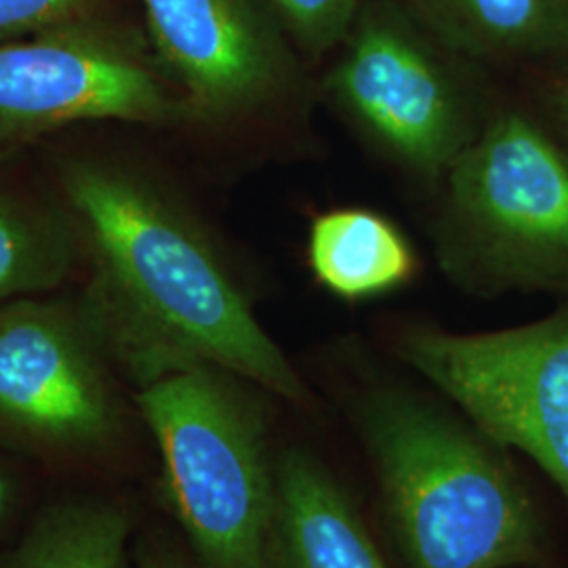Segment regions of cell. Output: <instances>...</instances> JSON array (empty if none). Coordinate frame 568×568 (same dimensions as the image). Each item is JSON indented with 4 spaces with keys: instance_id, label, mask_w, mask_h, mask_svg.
I'll return each instance as SVG.
<instances>
[{
    "instance_id": "6da1fadb",
    "label": "cell",
    "mask_w": 568,
    "mask_h": 568,
    "mask_svg": "<svg viewBox=\"0 0 568 568\" xmlns=\"http://www.w3.org/2000/svg\"><path fill=\"white\" fill-rule=\"evenodd\" d=\"M114 129L79 126L34 152L74 217L79 291L126 384L135 392L213 365L274 398L312 405L215 230L163 166Z\"/></svg>"
},
{
    "instance_id": "7a4b0ae2",
    "label": "cell",
    "mask_w": 568,
    "mask_h": 568,
    "mask_svg": "<svg viewBox=\"0 0 568 568\" xmlns=\"http://www.w3.org/2000/svg\"><path fill=\"white\" fill-rule=\"evenodd\" d=\"M354 422L406 568L544 565V520L509 450L455 406L379 386L361 396Z\"/></svg>"
},
{
    "instance_id": "3957f363",
    "label": "cell",
    "mask_w": 568,
    "mask_h": 568,
    "mask_svg": "<svg viewBox=\"0 0 568 568\" xmlns=\"http://www.w3.org/2000/svg\"><path fill=\"white\" fill-rule=\"evenodd\" d=\"M166 504L204 568H272L278 453L267 389L201 365L133 392Z\"/></svg>"
},
{
    "instance_id": "277c9868",
    "label": "cell",
    "mask_w": 568,
    "mask_h": 568,
    "mask_svg": "<svg viewBox=\"0 0 568 568\" xmlns=\"http://www.w3.org/2000/svg\"><path fill=\"white\" fill-rule=\"evenodd\" d=\"M143 427L79 288L0 304V450L61 471H116Z\"/></svg>"
},
{
    "instance_id": "5b68a950",
    "label": "cell",
    "mask_w": 568,
    "mask_h": 568,
    "mask_svg": "<svg viewBox=\"0 0 568 568\" xmlns=\"http://www.w3.org/2000/svg\"><path fill=\"white\" fill-rule=\"evenodd\" d=\"M434 248L478 297L568 293V154L525 114L488 116L448 169Z\"/></svg>"
},
{
    "instance_id": "8992f818",
    "label": "cell",
    "mask_w": 568,
    "mask_h": 568,
    "mask_svg": "<svg viewBox=\"0 0 568 568\" xmlns=\"http://www.w3.org/2000/svg\"><path fill=\"white\" fill-rule=\"evenodd\" d=\"M331 58L326 98L419 182H445L487 122L474 95L483 65L436 39L398 0H363Z\"/></svg>"
},
{
    "instance_id": "52a82bcc",
    "label": "cell",
    "mask_w": 568,
    "mask_h": 568,
    "mask_svg": "<svg viewBox=\"0 0 568 568\" xmlns=\"http://www.w3.org/2000/svg\"><path fill=\"white\" fill-rule=\"evenodd\" d=\"M87 124L190 129L143 26L110 11L0 41V156Z\"/></svg>"
},
{
    "instance_id": "ba28073f",
    "label": "cell",
    "mask_w": 568,
    "mask_h": 568,
    "mask_svg": "<svg viewBox=\"0 0 568 568\" xmlns=\"http://www.w3.org/2000/svg\"><path fill=\"white\" fill-rule=\"evenodd\" d=\"M394 349L490 440L527 455L568 504V304L485 333L406 326Z\"/></svg>"
},
{
    "instance_id": "9c48e42d",
    "label": "cell",
    "mask_w": 568,
    "mask_h": 568,
    "mask_svg": "<svg viewBox=\"0 0 568 568\" xmlns=\"http://www.w3.org/2000/svg\"><path fill=\"white\" fill-rule=\"evenodd\" d=\"M143 30L182 93L190 129L276 121L305 91V61L262 0H140Z\"/></svg>"
},
{
    "instance_id": "30bf717a",
    "label": "cell",
    "mask_w": 568,
    "mask_h": 568,
    "mask_svg": "<svg viewBox=\"0 0 568 568\" xmlns=\"http://www.w3.org/2000/svg\"><path fill=\"white\" fill-rule=\"evenodd\" d=\"M272 568H389L349 493L307 448L278 450Z\"/></svg>"
},
{
    "instance_id": "8fae6325",
    "label": "cell",
    "mask_w": 568,
    "mask_h": 568,
    "mask_svg": "<svg viewBox=\"0 0 568 568\" xmlns=\"http://www.w3.org/2000/svg\"><path fill=\"white\" fill-rule=\"evenodd\" d=\"M81 272L74 217L39 159L0 156V304L55 293Z\"/></svg>"
},
{
    "instance_id": "7c38bea8",
    "label": "cell",
    "mask_w": 568,
    "mask_h": 568,
    "mask_svg": "<svg viewBox=\"0 0 568 568\" xmlns=\"http://www.w3.org/2000/svg\"><path fill=\"white\" fill-rule=\"evenodd\" d=\"M436 39L480 65L568 68V23L556 0H398Z\"/></svg>"
},
{
    "instance_id": "4fadbf2b",
    "label": "cell",
    "mask_w": 568,
    "mask_h": 568,
    "mask_svg": "<svg viewBox=\"0 0 568 568\" xmlns=\"http://www.w3.org/2000/svg\"><path fill=\"white\" fill-rule=\"evenodd\" d=\"M307 264L316 283L344 302L387 295L410 283L419 265L403 230L363 206L331 209L312 222Z\"/></svg>"
},
{
    "instance_id": "5bb4252c",
    "label": "cell",
    "mask_w": 568,
    "mask_h": 568,
    "mask_svg": "<svg viewBox=\"0 0 568 568\" xmlns=\"http://www.w3.org/2000/svg\"><path fill=\"white\" fill-rule=\"evenodd\" d=\"M135 525L133 508L114 495H65L0 546V568H133Z\"/></svg>"
},
{
    "instance_id": "9a60e30c",
    "label": "cell",
    "mask_w": 568,
    "mask_h": 568,
    "mask_svg": "<svg viewBox=\"0 0 568 568\" xmlns=\"http://www.w3.org/2000/svg\"><path fill=\"white\" fill-rule=\"evenodd\" d=\"M284 37L307 61L331 58L344 42L363 0H262Z\"/></svg>"
},
{
    "instance_id": "2e32d148",
    "label": "cell",
    "mask_w": 568,
    "mask_h": 568,
    "mask_svg": "<svg viewBox=\"0 0 568 568\" xmlns=\"http://www.w3.org/2000/svg\"><path fill=\"white\" fill-rule=\"evenodd\" d=\"M110 11L112 0H0V41Z\"/></svg>"
},
{
    "instance_id": "e0dca14e",
    "label": "cell",
    "mask_w": 568,
    "mask_h": 568,
    "mask_svg": "<svg viewBox=\"0 0 568 568\" xmlns=\"http://www.w3.org/2000/svg\"><path fill=\"white\" fill-rule=\"evenodd\" d=\"M133 568H204L194 554L159 537L145 535L133 551Z\"/></svg>"
},
{
    "instance_id": "ac0fdd59",
    "label": "cell",
    "mask_w": 568,
    "mask_h": 568,
    "mask_svg": "<svg viewBox=\"0 0 568 568\" xmlns=\"http://www.w3.org/2000/svg\"><path fill=\"white\" fill-rule=\"evenodd\" d=\"M23 478L13 466L11 455L0 450V546L4 544L9 530L16 527L23 506Z\"/></svg>"
},
{
    "instance_id": "d6986e66",
    "label": "cell",
    "mask_w": 568,
    "mask_h": 568,
    "mask_svg": "<svg viewBox=\"0 0 568 568\" xmlns=\"http://www.w3.org/2000/svg\"><path fill=\"white\" fill-rule=\"evenodd\" d=\"M544 98H546V105H548L549 114L556 122L560 135L565 138L568 143V77L560 74V77H551L544 87Z\"/></svg>"
},
{
    "instance_id": "ffe728a7",
    "label": "cell",
    "mask_w": 568,
    "mask_h": 568,
    "mask_svg": "<svg viewBox=\"0 0 568 568\" xmlns=\"http://www.w3.org/2000/svg\"><path fill=\"white\" fill-rule=\"evenodd\" d=\"M556 2H558V7H560V11H562V16H565L568 23V0H556Z\"/></svg>"
},
{
    "instance_id": "44dd1931",
    "label": "cell",
    "mask_w": 568,
    "mask_h": 568,
    "mask_svg": "<svg viewBox=\"0 0 568 568\" xmlns=\"http://www.w3.org/2000/svg\"><path fill=\"white\" fill-rule=\"evenodd\" d=\"M535 568H541V567H535Z\"/></svg>"
}]
</instances>
